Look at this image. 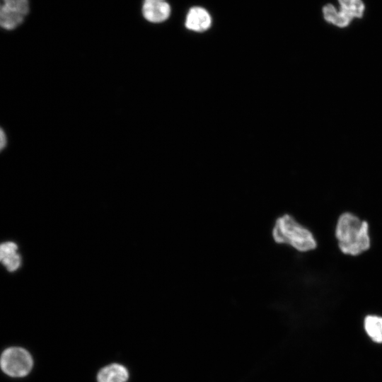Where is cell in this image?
<instances>
[{"label": "cell", "instance_id": "obj_1", "mask_svg": "<svg viewBox=\"0 0 382 382\" xmlns=\"http://www.w3.org/2000/svg\"><path fill=\"white\" fill-rule=\"evenodd\" d=\"M334 234L340 251L345 255L359 256L371 248L369 222L352 212H345L338 216Z\"/></svg>", "mask_w": 382, "mask_h": 382}, {"label": "cell", "instance_id": "obj_10", "mask_svg": "<svg viewBox=\"0 0 382 382\" xmlns=\"http://www.w3.org/2000/svg\"><path fill=\"white\" fill-rule=\"evenodd\" d=\"M364 329L368 335L376 342H382V317L366 316L364 321Z\"/></svg>", "mask_w": 382, "mask_h": 382}, {"label": "cell", "instance_id": "obj_11", "mask_svg": "<svg viewBox=\"0 0 382 382\" xmlns=\"http://www.w3.org/2000/svg\"><path fill=\"white\" fill-rule=\"evenodd\" d=\"M0 1L6 8L25 17L29 13L28 0H0Z\"/></svg>", "mask_w": 382, "mask_h": 382}, {"label": "cell", "instance_id": "obj_14", "mask_svg": "<svg viewBox=\"0 0 382 382\" xmlns=\"http://www.w3.org/2000/svg\"><path fill=\"white\" fill-rule=\"evenodd\" d=\"M7 143L6 136L4 131L0 127V151L6 146Z\"/></svg>", "mask_w": 382, "mask_h": 382}, {"label": "cell", "instance_id": "obj_5", "mask_svg": "<svg viewBox=\"0 0 382 382\" xmlns=\"http://www.w3.org/2000/svg\"><path fill=\"white\" fill-rule=\"evenodd\" d=\"M211 25L212 17L205 8L194 6L189 9L185 22L187 29L200 33L207 30Z\"/></svg>", "mask_w": 382, "mask_h": 382}, {"label": "cell", "instance_id": "obj_7", "mask_svg": "<svg viewBox=\"0 0 382 382\" xmlns=\"http://www.w3.org/2000/svg\"><path fill=\"white\" fill-rule=\"evenodd\" d=\"M322 13L327 23L340 28L349 26L352 21L338 7L332 4H325L322 8Z\"/></svg>", "mask_w": 382, "mask_h": 382}, {"label": "cell", "instance_id": "obj_9", "mask_svg": "<svg viewBox=\"0 0 382 382\" xmlns=\"http://www.w3.org/2000/svg\"><path fill=\"white\" fill-rule=\"evenodd\" d=\"M25 16L6 8L0 1V28L11 30L19 26Z\"/></svg>", "mask_w": 382, "mask_h": 382}, {"label": "cell", "instance_id": "obj_2", "mask_svg": "<svg viewBox=\"0 0 382 382\" xmlns=\"http://www.w3.org/2000/svg\"><path fill=\"white\" fill-rule=\"evenodd\" d=\"M272 235L277 243L289 245L299 252L312 251L318 247L313 233L287 214L276 219Z\"/></svg>", "mask_w": 382, "mask_h": 382}, {"label": "cell", "instance_id": "obj_12", "mask_svg": "<svg viewBox=\"0 0 382 382\" xmlns=\"http://www.w3.org/2000/svg\"><path fill=\"white\" fill-rule=\"evenodd\" d=\"M1 262L6 267L8 271L14 272L18 269L21 265V256L17 251H15L4 257Z\"/></svg>", "mask_w": 382, "mask_h": 382}, {"label": "cell", "instance_id": "obj_4", "mask_svg": "<svg viewBox=\"0 0 382 382\" xmlns=\"http://www.w3.org/2000/svg\"><path fill=\"white\" fill-rule=\"evenodd\" d=\"M171 7L166 0H143L141 14L151 23H161L168 19Z\"/></svg>", "mask_w": 382, "mask_h": 382}, {"label": "cell", "instance_id": "obj_8", "mask_svg": "<svg viewBox=\"0 0 382 382\" xmlns=\"http://www.w3.org/2000/svg\"><path fill=\"white\" fill-rule=\"evenodd\" d=\"M338 8L351 20L361 18L365 13L363 0H337Z\"/></svg>", "mask_w": 382, "mask_h": 382}, {"label": "cell", "instance_id": "obj_3", "mask_svg": "<svg viewBox=\"0 0 382 382\" xmlns=\"http://www.w3.org/2000/svg\"><path fill=\"white\" fill-rule=\"evenodd\" d=\"M33 366L31 354L25 349L11 347L4 350L0 356V368L11 377L27 376Z\"/></svg>", "mask_w": 382, "mask_h": 382}, {"label": "cell", "instance_id": "obj_6", "mask_svg": "<svg viewBox=\"0 0 382 382\" xmlns=\"http://www.w3.org/2000/svg\"><path fill=\"white\" fill-rule=\"evenodd\" d=\"M127 369L121 364H112L100 369L97 375L98 382H127Z\"/></svg>", "mask_w": 382, "mask_h": 382}, {"label": "cell", "instance_id": "obj_13", "mask_svg": "<svg viewBox=\"0 0 382 382\" xmlns=\"http://www.w3.org/2000/svg\"><path fill=\"white\" fill-rule=\"evenodd\" d=\"M18 246L13 242H6L0 245V262L9 254L17 251Z\"/></svg>", "mask_w": 382, "mask_h": 382}]
</instances>
